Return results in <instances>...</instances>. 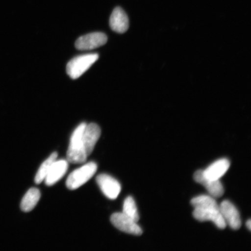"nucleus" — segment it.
<instances>
[{
    "label": "nucleus",
    "instance_id": "f257e3e1",
    "mask_svg": "<svg viewBox=\"0 0 251 251\" xmlns=\"http://www.w3.org/2000/svg\"><path fill=\"white\" fill-rule=\"evenodd\" d=\"M86 125V123H81L72 134L67 155L68 162L72 164H83L86 161L88 156L82 144L83 135Z\"/></svg>",
    "mask_w": 251,
    "mask_h": 251
},
{
    "label": "nucleus",
    "instance_id": "f03ea898",
    "mask_svg": "<svg viewBox=\"0 0 251 251\" xmlns=\"http://www.w3.org/2000/svg\"><path fill=\"white\" fill-rule=\"evenodd\" d=\"M99 58V55L97 53L76 56L71 59L67 64L68 75L72 79H76L89 70Z\"/></svg>",
    "mask_w": 251,
    "mask_h": 251
},
{
    "label": "nucleus",
    "instance_id": "7ed1b4c3",
    "mask_svg": "<svg viewBox=\"0 0 251 251\" xmlns=\"http://www.w3.org/2000/svg\"><path fill=\"white\" fill-rule=\"evenodd\" d=\"M97 170L96 163L89 162L72 172L69 176L66 185L69 190L77 189L92 178Z\"/></svg>",
    "mask_w": 251,
    "mask_h": 251
},
{
    "label": "nucleus",
    "instance_id": "20e7f679",
    "mask_svg": "<svg viewBox=\"0 0 251 251\" xmlns=\"http://www.w3.org/2000/svg\"><path fill=\"white\" fill-rule=\"evenodd\" d=\"M111 222L116 228L124 233L134 235H141L143 234L142 229L137 223L123 213H114L111 216Z\"/></svg>",
    "mask_w": 251,
    "mask_h": 251
},
{
    "label": "nucleus",
    "instance_id": "39448f33",
    "mask_svg": "<svg viewBox=\"0 0 251 251\" xmlns=\"http://www.w3.org/2000/svg\"><path fill=\"white\" fill-rule=\"evenodd\" d=\"M108 37L105 33L94 32L81 36L75 43V47L78 50H92L107 43Z\"/></svg>",
    "mask_w": 251,
    "mask_h": 251
},
{
    "label": "nucleus",
    "instance_id": "423d86ee",
    "mask_svg": "<svg viewBox=\"0 0 251 251\" xmlns=\"http://www.w3.org/2000/svg\"><path fill=\"white\" fill-rule=\"evenodd\" d=\"M96 181L106 197L110 200L117 199L121 193V186L117 180L108 175L101 174L97 177Z\"/></svg>",
    "mask_w": 251,
    "mask_h": 251
},
{
    "label": "nucleus",
    "instance_id": "0eeeda50",
    "mask_svg": "<svg viewBox=\"0 0 251 251\" xmlns=\"http://www.w3.org/2000/svg\"><path fill=\"white\" fill-rule=\"evenodd\" d=\"M219 211L224 218L226 224L233 230H238L241 226L239 212L228 201H224L219 205Z\"/></svg>",
    "mask_w": 251,
    "mask_h": 251
},
{
    "label": "nucleus",
    "instance_id": "6e6552de",
    "mask_svg": "<svg viewBox=\"0 0 251 251\" xmlns=\"http://www.w3.org/2000/svg\"><path fill=\"white\" fill-rule=\"evenodd\" d=\"M101 133V128L99 125L93 123L86 125L83 135L82 144L87 156L93 151L94 147L100 139Z\"/></svg>",
    "mask_w": 251,
    "mask_h": 251
},
{
    "label": "nucleus",
    "instance_id": "1a4fd4ad",
    "mask_svg": "<svg viewBox=\"0 0 251 251\" xmlns=\"http://www.w3.org/2000/svg\"><path fill=\"white\" fill-rule=\"evenodd\" d=\"M194 218L200 222L212 221L218 228L225 229L226 224L219 210L213 209H195L193 213Z\"/></svg>",
    "mask_w": 251,
    "mask_h": 251
},
{
    "label": "nucleus",
    "instance_id": "9d476101",
    "mask_svg": "<svg viewBox=\"0 0 251 251\" xmlns=\"http://www.w3.org/2000/svg\"><path fill=\"white\" fill-rule=\"evenodd\" d=\"M194 178L197 183L202 185L212 197L220 198L224 195V188L221 181L208 179L203 175L202 170L197 171L194 175Z\"/></svg>",
    "mask_w": 251,
    "mask_h": 251
},
{
    "label": "nucleus",
    "instance_id": "9b49d317",
    "mask_svg": "<svg viewBox=\"0 0 251 251\" xmlns=\"http://www.w3.org/2000/svg\"><path fill=\"white\" fill-rule=\"evenodd\" d=\"M111 29L118 33H124L129 27L128 18L124 9L117 7L114 9L109 19Z\"/></svg>",
    "mask_w": 251,
    "mask_h": 251
},
{
    "label": "nucleus",
    "instance_id": "f8f14e48",
    "mask_svg": "<svg viewBox=\"0 0 251 251\" xmlns=\"http://www.w3.org/2000/svg\"><path fill=\"white\" fill-rule=\"evenodd\" d=\"M68 168V162L65 160H59L53 163L45 179L47 186H51L60 180L67 173Z\"/></svg>",
    "mask_w": 251,
    "mask_h": 251
},
{
    "label": "nucleus",
    "instance_id": "ddd939ff",
    "mask_svg": "<svg viewBox=\"0 0 251 251\" xmlns=\"http://www.w3.org/2000/svg\"><path fill=\"white\" fill-rule=\"evenodd\" d=\"M230 166V163L228 159H220L203 171V174L209 180H218L227 172Z\"/></svg>",
    "mask_w": 251,
    "mask_h": 251
},
{
    "label": "nucleus",
    "instance_id": "4468645a",
    "mask_svg": "<svg viewBox=\"0 0 251 251\" xmlns=\"http://www.w3.org/2000/svg\"><path fill=\"white\" fill-rule=\"evenodd\" d=\"M41 194L36 188H31L25 194L21 203V209L25 212H29L34 208L40 199Z\"/></svg>",
    "mask_w": 251,
    "mask_h": 251
},
{
    "label": "nucleus",
    "instance_id": "2eb2a0df",
    "mask_svg": "<svg viewBox=\"0 0 251 251\" xmlns=\"http://www.w3.org/2000/svg\"><path fill=\"white\" fill-rule=\"evenodd\" d=\"M191 203L195 209L219 210L218 203L212 196H201L194 198L191 200Z\"/></svg>",
    "mask_w": 251,
    "mask_h": 251
},
{
    "label": "nucleus",
    "instance_id": "dca6fc26",
    "mask_svg": "<svg viewBox=\"0 0 251 251\" xmlns=\"http://www.w3.org/2000/svg\"><path fill=\"white\" fill-rule=\"evenodd\" d=\"M58 157L57 152H53L48 158H47L43 164L41 165L39 171H37L35 178H34V182L37 184H39L43 180H45L47 174L51 169V166L53 164Z\"/></svg>",
    "mask_w": 251,
    "mask_h": 251
},
{
    "label": "nucleus",
    "instance_id": "f3484780",
    "mask_svg": "<svg viewBox=\"0 0 251 251\" xmlns=\"http://www.w3.org/2000/svg\"><path fill=\"white\" fill-rule=\"evenodd\" d=\"M124 215L132 219L135 222L139 221L140 216L138 212L136 203L132 197H128L125 200L123 212Z\"/></svg>",
    "mask_w": 251,
    "mask_h": 251
},
{
    "label": "nucleus",
    "instance_id": "a211bd4d",
    "mask_svg": "<svg viewBox=\"0 0 251 251\" xmlns=\"http://www.w3.org/2000/svg\"><path fill=\"white\" fill-rule=\"evenodd\" d=\"M247 226L249 228L250 230H251V221L250 219H249L247 222Z\"/></svg>",
    "mask_w": 251,
    "mask_h": 251
}]
</instances>
